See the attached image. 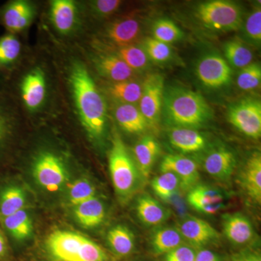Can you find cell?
Listing matches in <instances>:
<instances>
[{"mask_svg": "<svg viewBox=\"0 0 261 261\" xmlns=\"http://www.w3.org/2000/svg\"><path fill=\"white\" fill-rule=\"evenodd\" d=\"M162 111L165 120L173 128L202 126L210 121L213 114L202 94L178 86L165 88Z\"/></svg>", "mask_w": 261, "mask_h": 261, "instance_id": "obj_1", "label": "cell"}, {"mask_svg": "<svg viewBox=\"0 0 261 261\" xmlns=\"http://www.w3.org/2000/svg\"><path fill=\"white\" fill-rule=\"evenodd\" d=\"M72 87L81 120L91 135L99 137L106 122L104 99L84 65L75 63L70 75Z\"/></svg>", "mask_w": 261, "mask_h": 261, "instance_id": "obj_2", "label": "cell"}, {"mask_svg": "<svg viewBox=\"0 0 261 261\" xmlns=\"http://www.w3.org/2000/svg\"><path fill=\"white\" fill-rule=\"evenodd\" d=\"M47 248L56 261H106V252L97 243L80 233L56 231L49 234Z\"/></svg>", "mask_w": 261, "mask_h": 261, "instance_id": "obj_3", "label": "cell"}, {"mask_svg": "<svg viewBox=\"0 0 261 261\" xmlns=\"http://www.w3.org/2000/svg\"><path fill=\"white\" fill-rule=\"evenodd\" d=\"M196 17L206 28L221 32L238 30L243 21L240 7L226 0L201 3L196 9Z\"/></svg>", "mask_w": 261, "mask_h": 261, "instance_id": "obj_4", "label": "cell"}, {"mask_svg": "<svg viewBox=\"0 0 261 261\" xmlns=\"http://www.w3.org/2000/svg\"><path fill=\"white\" fill-rule=\"evenodd\" d=\"M109 168L113 186L118 195L126 197L135 191L140 174L126 146L117 135L110 152Z\"/></svg>", "mask_w": 261, "mask_h": 261, "instance_id": "obj_5", "label": "cell"}, {"mask_svg": "<svg viewBox=\"0 0 261 261\" xmlns=\"http://www.w3.org/2000/svg\"><path fill=\"white\" fill-rule=\"evenodd\" d=\"M228 121L247 137L260 138L261 104L255 99H245L234 103L227 113Z\"/></svg>", "mask_w": 261, "mask_h": 261, "instance_id": "obj_6", "label": "cell"}, {"mask_svg": "<svg viewBox=\"0 0 261 261\" xmlns=\"http://www.w3.org/2000/svg\"><path fill=\"white\" fill-rule=\"evenodd\" d=\"M164 89V78L158 73L149 75L142 86L139 109L149 126H156L159 123L162 113Z\"/></svg>", "mask_w": 261, "mask_h": 261, "instance_id": "obj_7", "label": "cell"}, {"mask_svg": "<svg viewBox=\"0 0 261 261\" xmlns=\"http://www.w3.org/2000/svg\"><path fill=\"white\" fill-rule=\"evenodd\" d=\"M199 80L206 87L220 88L227 85L232 77V70L226 60L217 54L202 57L196 68Z\"/></svg>", "mask_w": 261, "mask_h": 261, "instance_id": "obj_8", "label": "cell"}, {"mask_svg": "<svg viewBox=\"0 0 261 261\" xmlns=\"http://www.w3.org/2000/svg\"><path fill=\"white\" fill-rule=\"evenodd\" d=\"M34 173L38 183L48 192L58 191L66 179L61 160L50 153L42 154L37 159Z\"/></svg>", "mask_w": 261, "mask_h": 261, "instance_id": "obj_9", "label": "cell"}, {"mask_svg": "<svg viewBox=\"0 0 261 261\" xmlns=\"http://www.w3.org/2000/svg\"><path fill=\"white\" fill-rule=\"evenodd\" d=\"M161 171L176 175L181 187L185 190H190L195 187L200 178L197 163L193 160L178 154H168L164 157L161 163Z\"/></svg>", "mask_w": 261, "mask_h": 261, "instance_id": "obj_10", "label": "cell"}, {"mask_svg": "<svg viewBox=\"0 0 261 261\" xmlns=\"http://www.w3.org/2000/svg\"><path fill=\"white\" fill-rule=\"evenodd\" d=\"M178 229L185 241L189 242L194 247L205 246L219 238L216 228L208 222L193 216L182 220Z\"/></svg>", "mask_w": 261, "mask_h": 261, "instance_id": "obj_11", "label": "cell"}, {"mask_svg": "<svg viewBox=\"0 0 261 261\" xmlns=\"http://www.w3.org/2000/svg\"><path fill=\"white\" fill-rule=\"evenodd\" d=\"M189 204L205 214H217L224 207V197L217 189L206 185H196L187 195Z\"/></svg>", "mask_w": 261, "mask_h": 261, "instance_id": "obj_12", "label": "cell"}, {"mask_svg": "<svg viewBox=\"0 0 261 261\" xmlns=\"http://www.w3.org/2000/svg\"><path fill=\"white\" fill-rule=\"evenodd\" d=\"M239 180L247 197L255 203L260 204L261 156L259 152H255L247 160Z\"/></svg>", "mask_w": 261, "mask_h": 261, "instance_id": "obj_13", "label": "cell"}, {"mask_svg": "<svg viewBox=\"0 0 261 261\" xmlns=\"http://www.w3.org/2000/svg\"><path fill=\"white\" fill-rule=\"evenodd\" d=\"M236 166L234 154L226 147L211 150L203 160V168L213 177L221 181L228 179Z\"/></svg>", "mask_w": 261, "mask_h": 261, "instance_id": "obj_14", "label": "cell"}, {"mask_svg": "<svg viewBox=\"0 0 261 261\" xmlns=\"http://www.w3.org/2000/svg\"><path fill=\"white\" fill-rule=\"evenodd\" d=\"M222 225L225 236L234 245H246L255 236L252 223L243 214L224 215Z\"/></svg>", "mask_w": 261, "mask_h": 261, "instance_id": "obj_15", "label": "cell"}, {"mask_svg": "<svg viewBox=\"0 0 261 261\" xmlns=\"http://www.w3.org/2000/svg\"><path fill=\"white\" fill-rule=\"evenodd\" d=\"M32 16V10L28 3L15 1L4 7L0 13V20L12 33L18 32L27 27Z\"/></svg>", "mask_w": 261, "mask_h": 261, "instance_id": "obj_16", "label": "cell"}, {"mask_svg": "<svg viewBox=\"0 0 261 261\" xmlns=\"http://www.w3.org/2000/svg\"><path fill=\"white\" fill-rule=\"evenodd\" d=\"M140 24L137 19L126 18L117 20L108 27L107 37L118 47L133 45L140 37Z\"/></svg>", "mask_w": 261, "mask_h": 261, "instance_id": "obj_17", "label": "cell"}, {"mask_svg": "<svg viewBox=\"0 0 261 261\" xmlns=\"http://www.w3.org/2000/svg\"><path fill=\"white\" fill-rule=\"evenodd\" d=\"M168 138L175 148L186 153L200 152L207 145L205 137L192 128H173Z\"/></svg>", "mask_w": 261, "mask_h": 261, "instance_id": "obj_18", "label": "cell"}, {"mask_svg": "<svg viewBox=\"0 0 261 261\" xmlns=\"http://www.w3.org/2000/svg\"><path fill=\"white\" fill-rule=\"evenodd\" d=\"M161 152L159 142L151 136L141 139L134 148L137 166L142 176L147 178Z\"/></svg>", "mask_w": 261, "mask_h": 261, "instance_id": "obj_19", "label": "cell"}, {"mask_svg": "<svg viewBox=\"0 0 261 261\" xmlns=\"http://www.w3.org/2000/svg\"><path fill=\"white\" fill-rule=\"evenodd\" d=\"M22 98L31 110L40 106L45 97V81L42 72H32L27 75L21 87Z\"/></svg>", "mask_w": 261, "mask_h": 261, "instance_id": "obj_20", "label": "cell"}, {"mask_svg": "<svg viewBox=\"0 0 261 261\" xmlns=\"http://www.w3.org/2000/svg\"><path fill=\"white\" fill-rule=\"evenodd\" d=\"M115 116L123 130L130 134H141L149 124L139 108L132 104H122L117 107Z\"/></svg>", "mask_w": 261, "mask_h": 261, "instance_id": "obj_21", "label": "cell"}, {"mask_svg": "<svg viewBox=\"0 0 261 261\" xmlns=\"http://www.w3.org/2000/svg\"><path fill=\"white\" fill-rule=\"evenodd\" d=\"M137 212L141 221L148 226L162 224L167 219L166 209L153 197L148 195L141 196L137 201Z\"/></svg>", "mask_w": 261, "mask_h": 261, "instance_id": "obj_22", "label": "cell"}, {"mask_svg": "<svg viewBox=\"0 0 261 261\" xmlns=\"http://www.w3.org/2000/svg\"><path fill=\"white\" fill-rule=\"evenodd\" d=\"M99 73L109 80L117 82L128 81L134 75V70L118 56H106L97 61Z\"/></svg>", "mask_w": 261, "mask_h": 261, "instance_id": "obj_23", "label": "cell"}, {"mask_svg": "<svg viewBox=\"0 0 261 261\" xmlns=\"http://www.w3.org/2000/svg\"><path fill=\"white\" fill-rule=\"evenodd\" d=\"M75 3L70 0H56L51 3V18L55 27L66 34L73 29L75 21Z\"/></svg>", "mask_w": 261, "mask_h": 261, "instance_id": "obj_24", "label": "cell"}, {"mask_svg": "<svg viewBox=\"0 0 261 261\" xmlns=\"http://www.w3.org/2000/svg\"><path fill=\"white\" fill-rule=\"evenodd\" d=\"M183 237L178 228L163 227L154 231L151 240L152 250L157 255L167 254L184 245Z\"/></svg>", "mask_w": 261, "mask_h": 261, "instance_id": "obj_25", "label": "cell"}, {"mask_svg": "<svg viewBox=\"0 0 261 261\" xmlns=\"http://www.w3.org/2000/svg\"><path fill=\"white\" fill-rule=\"evenodd\" d=\"M75 215L81 224L92 228L102 224L106 212L102 202L95 197L75 205Z\"/></svg>", "mask_w": 261, "mask_h": 261, "instance_id": "obj_26", "label": "cell"}, {"mask_svg": "<svg viewBox=\"0 0 261 261\" xmlns=\"http://www.w3.org/2000/svg\"><path fill=\"white\" fill-rule=\"evenodd\" d=\"M225 57L228 64L237 68H243L252 63L253 53L247 44L239 38L230 39L224 45Z\"/></svg>", "mask_w": 261, "mask_h": 261, "instance_id": "obj_27", "label": "cell"}, {"mask_svg": "<svg viewBox=\"0 0 261 261\" xmlns=\"http://www.w3.org/2000/svg\"><path fill=\"white\" fill-rule=\"evenodd\" d=\"M108 241L113 251L121 256L129 255L135 248L133 234L125 226H117L110 230Z\"/></svg>", "mask_w": 261, "mask_h": 261, "instance_id": "obj_28", "label": "cell"}, {"mask_svg": "<svg viewBox=\"0 0 261 261\" xmlns=\"http://www.w3.org/2000/svg\"><path fill=\"white\" fill-rule=\"evenodd\" d=\"M25 199L23 190L17 187L5 188L0 195V213L3 217H8L23 210Z\"/></svg>", "mask_w": 261, "mask_h": 261, "instance_id": "obj_29", "label": "cell"}, {"mask_svg": "<svg viewBox=\"0 0 261 261\" xmlns=\"http://www.w3.org/2000/svg\"><path fill=\"white\" fill-rule=\"evenodd\" d=\"M4 225L12 236L18 240L28 238L32 231V221L23 209L4 218Z\"/></svg>", "mask_w": 261, "mask_h": 261, "instance_id": "obj_30", "label": "cell"}, {"mask_svg": "<svg viewBox=\"0 0 261 261\" xmlns=\"http://www.w3.org/2000/svg\"><path fill=\"white\" fill-rule=\"evenodd\" d=\"M152 190L160 198L168 200L181 187L179 179L176 175L171 172H163L156 176L151 183Z\"/></svg>", "mask_w": 261, "mask_h": 261, "instance_id": "obj_31", "label": "cell"}, {"mask_svg": "<svg viewBox=\"0 0 261 261\" xmlns=\"http://www.w3.org/2000/svg\"><path fill=\"white\" fill-rule=\"evenodd\" d=\"M110 92L113 97L124 104H133L140 102L142 87L137 82L125 81L113 84Z\"/></svg>", "mask_w": 261, "mask_h": 261, "instance_id": "obj_32", "label": "cell"}, {"mask_svg": "<svg viewBox=\"0 0 261 261\" xmlns=\"http://www.w3.org/2000/svg\"><path fill=\"white\" fill-rule=\"evenodd\" d=\"M153 38L160 42L171 44L183 38V32L171 20L159 19L152 27Z\"/></svg>", "mask_w": 261, "mask_h": 261, "instance_id": "obj_33", "label": "cell"}, {"mask_svg": "<svg viewBox=\"0 0 261 261\" xmlns=\"http://www.w3.org/2000/svg\"><path fill=\"white\" fill-rule=\"evenodd\" d=\"M20 53V44L13 34L0 38V69L13 64Z\"/></svg>", "mask_w": 261, "mask_h": 261, "instance_id": "obj_34", "label": "cell"}, {"mask_svg": "<svg viewBox=\"0 0 261 261\" xmlns=\"http://www.w3.org/2000/svg\"><path fill=\"white\" fill-rule=\"evenodd\" d=\"M118 56L133 70H145L149 64V58L146 51L134 44L119 47Z\"/></svg>", "mask_w": 261, "mask_h": 261, "instance_id": "obj_35", "label": "cell"}, {"mask_svg": "<svg viewBox=\"0 0 261 261\" xmlns=\"http://www.w3.org/2000/svg\"><path fill=\"white\" fill-rule=\"evenodd\" d=\"M261 82L260 65L252 63L242 68L239 73L237 83L239 88L244 91H251L257 89Z\"/></svg>", "mask_w": 261, "mask_h": 261, "instance_id": "obj_36", "label": "cell"}, {"mask_svg": "<svg viewBox=\"0 0 261 261\" xmlns=\"http://www.w3.org/2000/svg\"><path fill=\"white\" fill-rule=\"evenodd\" d=\"M244 35L247 42L260 47L261 43V8L257 7L248 15L243 25Z\"/></svg>", "mask_w": 261, "mask_h": 261, "instance_id": "obj_37", "label": "cell"}, {"mask_svg": "<svg viewBox=\"0 0 261 261\" xmlns=\"http://www.w3.org/2000/svg\"><path fill=\"white\" fill-rule=\"evenodd\" d=\"M95 197V188L90 182L85 179L78 180L69 186V198L73 205Z\"/></svg>", "mask_w": 261, "mask_h": 261, "instance_id": "obj_38", "label": "cell"}, {"mask_svg": "<svg viewBox=\"0 0 261 261\" xmlns=\"http://www.w3.org/2000/svg\"><path fill=\"white\" fill-rule=\"evenodd\" d=\"M145 49L148 58L156 63H166L172 58V49L169 44L156 40L154 38L146 40Z\"/></svg>", "mask_w": 261, "mask_h": 261, "instance_id": "obj_39", "label": "cell"}, {"mask_svg": "<svg viewBox=\"0 0 261 261\" xmlns=\"http://www.w3.org/2000/svg\"><path fill=\"white\" fill-rule=\"evenodd\" d=\"M195 255L192 247L182 245L166 254L165 261H195Z\"/></svg>", "mask_w": 261, "mask_h": 261, "instance_id": "obj_40", "label": "cell"}, {"mask_svg": "<svg viewBox=\"0 0 261 261\" xmlns=\"http://www.w3.org/2000/svg\"><path fill=\"white\" fill-rule=\"evenodd\" d=\"M121 4L118 0H99L94 3V9L98 14L108 15L112 14Z\"/></svg>", "mask_w": 261, "mask_h": 261, "instance_id": "obj_41", "label": "cell"}, {"mask_svg": "<svg viewBox=\"0 0 261 261\" xmlns=\"http://www.w3.org/2000/svg\"><path fill=\"white\" fill-rule=\"evenodd\" d=\"M195 261H221V259L214 252L202 249L196 252Z\"/></svg>", "mask_w": 261, "mask_h": 261, "instance_id": "obj_42", "label": "cell"}, {"mask_svg": "<svg viewBox=\"0 0 261 261\" xmlns=\"http://www.w3.org/2000/svg\"><path fill=\"white\" fill-rule=\"evenodd\" d=\"M5 111L3 106L0 105V145L4 140L5 134V126L7 125V117L5 116Z\"/></svg>", "mask_w": 261, "mask_h": 261, "instance_id": "obj_43", "label": "cell"}, {"mask_svg": "<svg viewBox=\"0 0 261 261\" xmlns=\"http://www.w3.org/2000/svg\"><path fill=\"white\" fill-rule=\"evenodd\" d=\"M232 261H250L249 258V251H244L237 254L233 257Z\"/></svg>", "mask_w": 261, "mask_h": 261, "instance_id": "obj_44", "label": "cell"}, {"mask_svg": "<svg viewBox=\"0 0 261 261\" xmlns=\"http://www.w3.org/2000/svg\"><path fill=\"white\" fill-rule=\"evenodd\" d=\"M6 249V243H5V239L3 238V235L0 233V257L5 255Z\"/></svg>", "mask_w": 261, "mask_h": 261, "instance_id": "obj_45", "label": "cell"}, {"mask_svg": "<svg viewBox=\"0 0 261 261\" xmlns=\"http://www.w3.org/2000/svg\"><path fill=\"white\" fill-rule=\"evenodd\" d=\"M250 261H261L260 254L257 252L249 251Z\"/></svg>", "mask_w": 261, "mask_h": 261, "instance_id": "obj_46", "label": "cell"}]
</instances>
